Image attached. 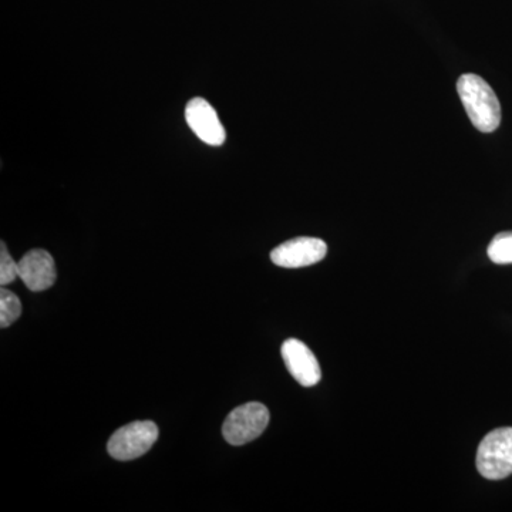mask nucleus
<instances>
[{"instance_id":"1","label":"nucleus","mask_w":512,"mask_h":512,"mask_svg":"<svg viewBox=\"0 0 512 512\" xmlns=\"http://www.w3.org/2000/svg\"><path fill=\"white\" fill-rule=\"evenodd\" d=\"M457 92L477 130L481 133H493L500 127V101L483 77L473 73L463 74L458 79Z\"/></svg>"},{"instance_id":"2","label":"nucleus","mask_w":512,"mask_h":512,"mask_svg":"<svg viewBox=\"0 0 512 512\" xmlns=\"http://www.w3.org/2000/svg\"><path fill=\"white\" fill-rule=\"evenodd\" d=\"M477 470L487 480H503L512 474V427L488 433L477 451Z\"/></svg>"},{"instance_id":"3","label":"nucleus","mask_w":512,"mask_h":512,"mask_svg":"<svg viewBox=\"0 0 512 512\" xmlns=\"http://www.w3.org/2000/svg\"><path fill=\"white\" fill-rule=\"evenodd\" d=\"M269 410L262 403L242 404L232 410L222 426V436L232 446H244L258 439L268 427Z\"/></svg>"},{"instance_id":"4","label":"nucleus","mask_w":512,"mask_h":512,"mask_svg":"<svg viewBox=\"0 0 512 512\" xmlns=\"http://www.w3.org/2000/svg\"><path fill=\"white\" fill-rule=\"evenodd\" d=\"M158 434L160 431L153 421H134L121 427L111 436L107 450L116 460H136L151 450L156 444Z\"/></svg>"},{"instance_id":"5","label":"nucleus","mask_w":512,"mask_h":512,"mask_svg":"<svg viewBox=\"0 0 512 512\" xmlns=\"http://www.w3.org/2000/svg\"><path fill=\"white\" fill-rule=\"evenodd\" d=\"M328 245L319 238L301 237L286 241L271 252V259L281 268H305L322 261Z\"/></svg>"},{"instance_id":"6","label":"nucleus","mask_w":512,"mask_h":512,"mask_svg":"<svg viewBox=\"0 0 512 512\" xmlns=\"http://www.w3.org/2000/svg\"><path fill=\"white\" fill-rule=\"evenodd\" d=\"M185 120L195 136L205 144L218 147L225 143V128L214 107L207 100L195 97L185 107Z\"/></svg>"},{"instance_id":"7","label":"nucleus","mask_w":512,"mask_h":512,"mask_svg":"<svg viewBox=\"0 0 512 512\" xmlns=\"http://www.w3.org/2000/svg\"><path fill=\"white\" fill-rule=\"evenodd\" d=\"M282 357L293 379L303 387L316 386L322 379L318 359L312 350L298 339H288L282 345Z\"/></svg>"},{"instance_id":"8","label":"nucleus","mask_w":512,"mask_h":512,"mask_svg":"<svg viewBox=\"0 0 512 512\" xmlns=\"http://www.w3.org/2000/svg\"><path fill=\"white\" fill-rule=\"evenodd\" d=\"M19 278L33 292L52 288L57 278L55 259L45 249H33L20 259Z\"/></svg>"},{"instance_id":"9","label":"nucleus","mask_w":512,"mask_h":512,"mask_svg":"<svg viewBox=\"0 0 512 512\" xmlns=\"http://www.w3.org/2000/svg\"><path fill=\"white\" fill-rule=\"evenodd\" d=\"M22 315V303L15 293L3 288L0 291V328H9Z\"/></svg>"},{"instance_id":"10","label":"nucleus","mask_w":512,"mask_h":512,"mask_svg":"<svg viewBox=\"0 0 512 512\" xmlns=\"http://www.w3.org/2000/svg\"><path fill=\"white\" fill-rule=\"evenodd\" d=\"M488 258L498 265L512 264V231L500 232L488 245Z\"/></svg>"},{"instance_id":"11","label":"nucleus","mask_w":512,"mask_h":512,"mask_svg":"<svg viewBox=\"0 0 512 512\" xmlns=\"http://www.w3.org/2000/svg\"><path fill=\"white\" fill-rule=\"evenodd\" d=\"M19 278V264L13 261L5 242L0 245V285L6 286Z\"/></svg>"}]
</instances>
